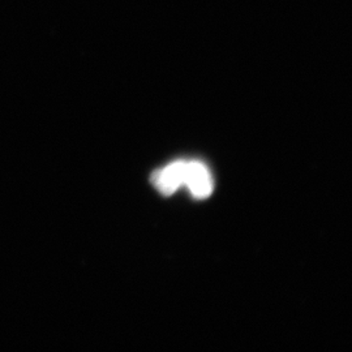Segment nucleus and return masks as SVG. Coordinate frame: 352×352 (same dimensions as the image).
<instances>
[{
    "mask_svg": "<svg viewBox=\"0 0 352 352\" xmlns=\"http://www.w3.org/2000/svg\"><path fill=\"white\" fill-rule=\"evenodd\" d=\"M186 164L187 161H176L162 168L161 171H157L153 176L155 188L164 196L173 195L176 189L184 184Z\"/></svg>",
    "mask_w": 352,
    "mask_h": 352,
    "instance_id": "nucleus-2",
    "label": "nucleus"
},
{
    "mask_svg": "<svg viewBox=\"0 0 352 352\" xmlns=\"http://www.w3.org/2000/svg\"><path fill=\"white\" fill-rule=\"evenodd\" d=\"M184 184L196 199H205L213 190V179L205 164L197 161L186 164Z\"/></svg>",
    "mask_w": 352,
    "mask_h": 352,
    "instance_id": "nucleus-1",
    "label": "nucleus"
}]
</instances>
